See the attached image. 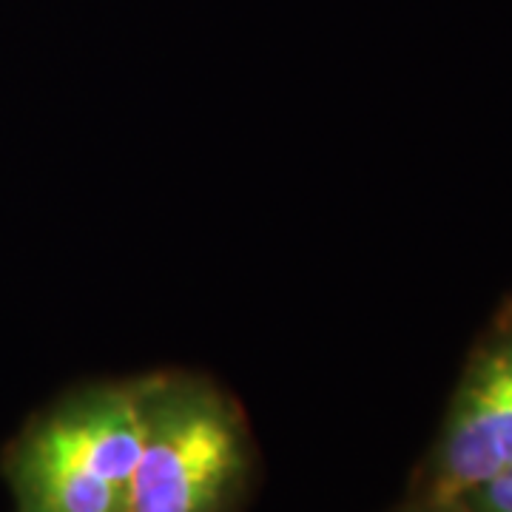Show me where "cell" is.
<instances>
[{
  "mask_svg": "<svg viewBox=\"0 0 512 512\" xmlns=\"http://www.w3.org/2000/svg\"><path fill=\"white\" fill-rule=\"evenodd\" d=\"M131 387L140 427L131 512H239L254 487L256 444L237 399L185 370Z\"/></svg>",
  "mask_w": 512,
  "mask_h": 512,
  "instance_id": "obj_1",
  "label": "cell"
},
{
  "mask_svg": "<svg viewBox=\"0 0 512 512\" xmlns=\"http://www.w3.org/2000/svg\"><path fill=\"white\" fill-rule=\"evenodd\" d=\"M140 427L131 382L83 384L3 450L15 512H131Z\"/></svg>",
  "mask_w": 512,
  "mask_h": 512,
  "instance_id": "obj_2",
  "label": "cell"
},
{
  "mask_svg": "<svg viewBox=\"0 0 512 512\" xmlns=\"http://www.w3.org/2000/svg\"><path fill=\"white\" fill-rule=\"evenodd\" d=\"M512 467V336L467 367L416 498L458 501Z\"/></svg>",
  "mask_w": 512,
  "mask_h": 512,
  "instance_id": "obj_3",
  "label": "cell"
},
{
  "mask_svg": "<svg viewBox=\"0 0 512 512\" xmlns=\"http://www.w3.org/2000/svg\"><path fill=\"white\" fill-rule=\"evenodd\" d=\"M470 512H512V467L458 498Z\"/></svg>",
  "mask_w": 512,
  "mask_h": 512,
  "instance_id": "obj_4",
  "label": "cell"
},
{
  "mask_svg": "<svg viewBox=\"0 0 512 512\" xmlns=\"http://www.w3.org/2000/svg\"><path fill=\"white\" fill-rule=\"evenodd\" d=\"M399 512H470L461 501H436V498H416L410 507Z\"/></svg>",
  "mask_w": 512,
  "mask_h": 512,
  "instance_id": "obj_5",
  "label": "cell"
}]
</instances>
